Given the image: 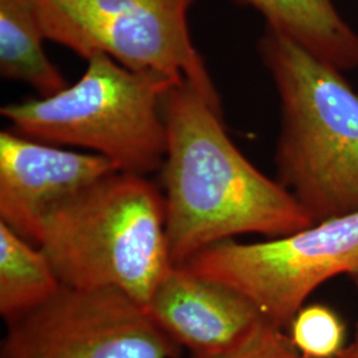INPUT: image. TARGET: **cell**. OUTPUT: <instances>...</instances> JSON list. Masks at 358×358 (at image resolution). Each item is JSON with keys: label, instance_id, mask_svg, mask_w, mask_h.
Wrapping results in <instances>:
<instances>
[{"label": "cell", "instance_id": "14", "mask_svg": "<svg viewBox=\"0 0 358 358\" xmlns=\"http://www.w3.org/2000/svg\"><path fill=\"white\" fill-rule=\"evenodd\" d=\"M187 358H306L292 344L289 336H285L282 329H279L271 324L256 334L255 337L239 350L220 356V357Z\"/></svg>", "mask_w": 358, "mask_h": 358}, {"label": "cell", "instance_id": "8", "mask_svg": "<svg viewBox=\"0 0 358 358\" xmlns=\"http://www.w3.org/2000/svg\"><path fill=\"white\" fill-rule=\"evenodd\" d=\"M117 171L97 154L60 149L16 131L0 133V222L35 244L52 207Z\"/></svg>", "mask_w": 358, "mask_h": 358}, {"label": "cell", "instance_id": "11", "mask_svg": "<svg viewBox=\"0 0 358 358\" xmlns=\"http://www.w3.org/2000/svg\"><path fill=\"white\" fill-rule=\"evenodd\" d=\"M43 28L34 0H0V75L24 83L40 97L68 87L60 69L44 51Z\"/></svg>", "mask_w": 358, "mask_h": 358}, {"label": "cell", "instance_id": "3", "mask_svg": "<svg viewBox=\"0 0 358 358\" xmlns=\"http://www.w3.org/2000/svg\"><path fill=\"white\" fill-rule=\"evenodd\" d=\"M259 52L282 105L278 182L315 223L358 211V93L341 71L266 27Z\"/></svg>", "mask_w": 358, "mask_h": 358}, {"label": "cell", "instance_id": "9", "mask_svg": "<svg viewBox=\"0 0 358 358\" xmlns=\"http://www.w3.org/2000/svg\"><path fill=\"white\" fill-rule=\"evenodd\" d=\"M146 310L194 357H220L247 345L268 321L244 296L176 266L154 291Z\"/></svg>", "mask_w": 358, "mask_h": 358}, {"label": "cell", "instance_id": "6", "mask_svg": "<svg viewBox=\"0 0 358 358\" xmlns=\"http://www.w3.org/2000/svg\"><path fill=\"white\" fill-rule=\"evenodd\" d=\"M244 296L284 329L313 291L340 275L358 276V211L257 243L213 244L180 264Z\"/></svg>", "mask_w": 358, "mask_h": 358}, {"label": "cell", "instance_id": "10", "mask_svg": "<svg viewBox=\"0 0 358 358\" xmlns=\"http://www.w3.org/2000/svg\"><path fill=\"white\" fill-rule=\"evenodd\" d=\"M273 28L340 71L358 68V34L332 0H236Z\"/></svg>", "mask_w": 358, "mask_h": 358}, {"label": "cell", "instance_id": "4", "mask_svg": "<svg viewBox=\"0 0 358 358\" xmlns=\"http://www.w3.org/2000/svg\"><path fill=\"white\" fill-rule=\"evenodd\" d=\"M177 85L153 71H133L97 53L73 85L48 97L8 103L1 115L13 131L52 145L90 150L120 173L148 176L166 154L164 103Z\"/></svg>", "mask_w": 358, "mask_h": 358}, {"label": "cell", "instance_id": "2", "mask_svg": "<svg viewBox=\"0 0 358 358\" xmlns=\"http://www.w3.org/2000/svg\"><path fill=\"white\" fill-rule=\"evenodd\" d=\"M35 245L64 287L115 289L142 307L176 267L164 194L129 173L115 171L53 206Z\"/></svg>", "mask_w": 358, "mask_h": 358}, {"label": "cell", "instance_id": "16", "mask_svg": "<svg viewBox=\"0 0 358 358\" xmlns=\"http://www.w3.org/2000/svg\"><path fill=\"white\" fill-rule=\"evenodd\" d=\"M353 343H356V344H358V329L357 332H356V337H355V341Z\"/></svg>", "mask_w": 358, "mask_h": 358}, {"label": "cell", "instance_id": "5", "mask_svg": "<svg viewBox=\"0 0 358 358\" xmlns=\"http://www.w3.org/2000/svg\"><path fill=\"white\" fill-rule=\"evenodd\" d=\"M47 40L83 59L103 53L133 71L187 83L217 109L220 97L192 41L196 0H34Z\"/></svg>", "mask_w": 358, "mask_h": 358}, {"label": "cell", "instance_id": "12", "mask_svg": "<svg viewBox=\"0 0 358 358\" xmlns=\"http://www.w3.org/2000/svg\"><path fill=\"white\" fill-rule=\"evenodd\" d=\"M63 287L38 245L0 222V315L6 324L43 306Z\"/></svg>", "mask_w": 358, "mask_h": 358}, {"label": "cell", "instance_id": "1", "mask_svg": "<svg viewBox=\"0 0 358 358\" xmlns=\"http://www.w3.org/2000/svg\"><path fill=\"white\" fill-rule=\"evenodd\" d=\"M164 115L166 154L159 171L176 266L238 235L278 238L315 224L292 192L244 157L224 129L222 109L190 84L167 92Z\"/></svg>", "mask_w": 358, "mask_h": 358}, {"label": "cell", "instance_id": "13", "mask_svg": "<svg viewBox=\"0 0 358 358\" xmlns=\"http://www.w3.org/2000/svg\"><path fill=\"white\" fill-rule=\"evenodd\" d=\"M289 338L306 358H334L345 346V327L331 308L303 307L289 324Z\"/></svg>", "mask_w": 358, "mask_h": 358}, {"label": "cell", "instance_id": "15", "mask_svg": "<svg viewBox=\"0 0 358 358\" xmlns=\"http://www.w3.org/2000/svg\"><path fill=\"white\" fill-rule=\"evenodd\" d=\"M334 358H358V344L352 343L344 348Z\"/></svg>", "mask_w": 358, "mask_h": 358}, {"label": "cell", "instance_id": "7", "mask_svg": "<svg viewBox=\"0 0 358 358\" xmlns=\"http://www.w3.org/2000/svg\"><path fill=\"white\" fill-rule=\"evenodd\" d=\"M0 358H182V348L127 294L63 287L7 322Z\"/></svg>", "mask_w": 358, "mask_h": 358}]
</instances>
